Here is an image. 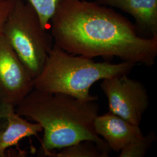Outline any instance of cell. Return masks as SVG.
Wrapping results in <instances>:
<instances>
[{"instance_id":"1","label":"cell","mask_w":157,"mask_h":157,"mask_svg":"<svg viewBox=\"0 0 157 157\" xmlns=\"http://www.w3.org/2000/svg\"><path fill=\"white\" fill-rule=\"evenodd\" d=\"M50 22L54 44L69 54L149 67L155 62L157 37L139 36L128 18L94 1L60 0Z\"/></svg>"},{"instance_id":"2","label":"cell","mask_w":157,"mask_h":157,"mask_svg":"<svg viewBox=\"0 0 157 157\" xmlns=\"http://www.w3.org/2000/svg\"><path fill=\"white\" fill-rule=\"evenodd\" d=\"M96 101L33 89L16 106L15 111L41 125L44 132L41 141L42 155L84 140L94 141L110 152L106 141L94 129L100 110Z\"/></svg>"},{"instance_id":"3","label":"cell","mask_w":157,"mask_h":157,"mask_svg":"<svg viewBox=\"0 0 157 157\" xmlns=\"http://www.w3.org/2000/svg\"><path fill=\"white\" fill-rule=\"evenodd\" d=\"M136 64L95 62L92 58L76 56L54 44L44 67L33 79L34 89L71 95L82 100H97L90 94L91 86L104 78L128 75Z\"/></svg>"},{"instance_id":"4","label":"cell","mask_w":157,"mask_h":157,"mask_svg":"<svg viewBox=\"0 0 157 157\" xmlns=\"http://www.w3.org/2000/svg\"><path fill=\"white\" fill-rule=\"evenodd\" d=\"M2 34L32 77L36 78L44 67L54 40L42 28L37 12L28 1L15 0Z\"/></svg>"},{"instance_id":"5","label":"cell","mask_w":157,"mask_h":157,"mask_svg":"<svg viewBox=\"0 0 157 157\" xmlns=\"http://www.w3.org/2000/svg\"><path fill=\"white\" fill-rule=\"evenodd\" d=\"M128 75L102 80L101 89L106 95L110 112L136 126H140L150 105L146 87Z\"/></svg>"},{"instance_id":"6","label":"cell","mask_w":157,"mask_h":157,"mask_svg":"<svg viewBox=\"0 0 157 157\" xmlns=\"http://www.w3.org/2000/svg\"><path fill=\"white\" fill-rule=\"evenodd\" d=\"M33 89V78L1 34L0 101L16 107Z\"/></svg>"},{"instance_id":"7","label":"cell","mask_w":157,"mask_h":157,"mask_svg":"<svg viewBox=\"0 0 157 157\" xmlns=\"http://www.w3.org/2000/svg\"><path fill=\"white\" fill-rule=\"evenodd\" d=\"M43 132L41 125L30 122L18 115L15 107L0 101V157H6V150L23 139L37 136Z\"/></svg>"},{"instance_id":"8","label":"cell","mask_w":157,"mask_h":157,"mask_svg":"<svg viewBox=\"0 0 157 157\" xmlns=\"http://www.w3.org/2000/svg\"><path fill=\"white\" fill-rule=\"evenodd\" d=\"M94 129L106 141L111 150L117 152L143 134L140 126L130 124L110 111L96 117Z\"/></svg>"},{"instance_id":"9","label":"cell","mask_w":157,"mask_h":157,"mask_svg":"<svg viewBox=\"0 0 157 157\" xmlns=\"http://www.w3.org/2000/svg\"><path fill=\"white\" fill-rule=\"evenodd\" d=\"M128 13L135 20L137 34L143 37H157V0H93Z\"/></svg>"},{"instance_id":"10","label":"cell","mask_w":157,"mask_h":157,"mask_svg":"<svg viewBox=\"0 0 157 157\" xmlns=\"http://www.w3.org/2000/svg\"><path fill=\"white\" fill-rule=\"evenodd\" d=\"M109 152L107 151L94 141H79L71 146L59 149L56 152L48 151L42 156L50 157H108Z\"/></svg>"},{"instance_id":"11","label":"cell","mask_w":157,"mask_h":157,"mask_svg":"<svg viewBox=\"0 0 157 157\" xmlns=\"http://www.w3.org/2000/svg\"><path fill=\"white\" fill-rule=\"evenodd\" d=\"M156 139L157 136L153 131L146 136L142 134L121 150L118 157H144Z\"/></svg>"},{"instance_id":"12","label":"cell","mask_w":157,"mask_h":157,"mask_svg":"<svg viewBox=\"0 0 157 157\" xmlns=\"http://www.w3.org/2000/svg\"><path fill=\"white\" fill-rule=\"evenodd\" d=\"M33 6L39 16L43 29H50V19L56 10L57 3L60 0H28Z\"/></svg>"},{"instance_id":"13","label":"cell","mask_w":157,"mask_h":157,"mask_svg":"<svg viewBox=\"0 0 157 157\" xmlns=\"http://www.w3.org/2000/svg\"><path fill=\"white\" fill-rule=\"evenodd\" d=\"M15 0H0V34L15 5Z\"/></svg>"}]
</instances>
